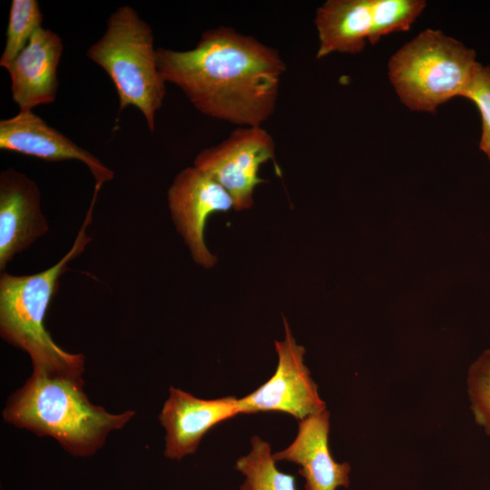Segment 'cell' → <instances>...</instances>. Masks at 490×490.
<instances>
[{"label":"cell","mask_w":490,"mask_h":490,"mask_svg":"<svg viewBox=\"0 0 490 490\" xmlns=\"http://www.w3.org/2000/svg\"><path fill=\"white\" fill-rule=\"evenodd\" d=\"M157 65L202 114L240 126H262L274 113L286 64L252 35L220 25L191 50L158 47Z\"/></svg>","instance_id":"6da1fadb"},{"label":"cell","mask_w":490,"mask_h":490,"mask_svg":"<svg viewBox=\"0 0 490 490\" xmlns=\"http://www.w3.org/2000/svg\"><path fill=\"white\" fill-rule=\"evenodd\" d=\"M135 414L134 410L111 413L93 404L82 375L37 368L9 397L2 412L5 422L52 437L74 457L93 456L109 435L122 429Z\"/></svg>","instance_id":"7a4b0ae2"},{"label":"cell","mask_w":490,"mask_h":490,"mask_svg":"<svg viewBox=\"0 0 490 490\" xmlns=\"http://www.w3.org/2000/svg\"><path fill=\"white\" fill-rule=\"evenodd\" d=\"M94 202L95 200H92L71 250L57 263L31 275L1 273L0 335L4 340L29 355L33 368L71 375L84 372V356L69 353L59 347L45 328L44 318L58 289L59 278L68 270L69 261L91 240L85 229L91 221Z\"/></svg>","instance_id":"3957f363"},{"label":"cell","mask_w":490,"mask_h":490,"mask_svg":"<svg viewBox=\"0 0 490 490\" xmlns=\"http://www.w3.org/2000/svg\"><path fill=\"white\" fill-rule=\"evenodd\" d=\"M153 32L130 5L118 7L108 18L103 36L86 55L113 81L119 113L132 106L143 115L151 132L166 95V82L157 65Z\"/></svg>","instance_id":"277c9868"},{"label":"cell","mask_w":490,"mask_h":490,"mask_svg":"<svg viewBox=\"0 0 490 490\" xmlns=\"http://www.w3.org/2000/svg\"><path fill=\"white\" fill-rule=\"evenodd\" d=\"M477 64L473 49L440 30L426 29L390 57L388 78L405 106L435 113L463 97Z\"/></svg>","instance_id":"5b68a950"},{"label":"cell","mask_w":490,"mask_h":490,"mask_svg":"<svg viewBox=\"0 0 490 490\" xmlns=\"http://www.w3.org/2000/svg\"><path fill=\"white\" fill-rule=\"evenodd\" d=\"M275 154V142L262 126H240L215 146L201 151L194 167L230 195L237 211L253 204L256 186L263 181L260 167Z\"/></svg>","instance_id":"8992f818"},{"label":"cell","mask_w":490,"mask_h":490,"mask_svg":"<svg viewBox=\"0 0 490 490\" xmlns=\"http://www.w3.org/2000/svg\"><path fill=\"white\" fill-rule=\"evenodd\" d=\"M285 338L275 340L278 364L270 378L247 396L238 398L240 414L281 412L298 421L327 409L318 385L304 362L305 348L293 337L283 318Z\"/></svg>","instance_id":"52a82bcc"},{"label":"cell","mask_w":490,"mask_h":490,"mask_svg":"<svg viewBox=\"0 0 490 490\" xmlns=\"http://www.w3.org/2000/svg\"><path fill=\"white\" fill-rule=\"evenodd\" d=\"M168 202L177 230L184 239L193 260L210 268L216 263L204 242V228L215 211L234 208L227 191L196 167L181 170L168 191Z\"/></svg>","instance_id":"ba28073f"},{"label":"cell","mask_w":490,"mask_h":490,"mask_svg":"<svg viewBox=\"0 0 490 490\" xmlns=\"http://www.w3.org/2000/svg\"><path fill=\"white\" fill-rule=\"evenodd\" d=\"M238 415L240 414L236 397L203 399L170 387L169 396L158 416L165 430L164 456L181 460L195 454L212 427Z\"/></svg>","instance_id":"9c48e42d"},{"label":"cell","mask_w":490,"mask_h":490,"mask_svg":"<svg viewBox=\"0 0 490 490\" xmlns=\"http://www.w3.org/2000/svg\"><path fill=\"white\" fill-rule=\"evenodd\" d=\"M49 230L41 192L24 173L8 168L0 173V270Z\"/></svg>","instance_id":"30bf717a"},{"label":"cell","mask_w":490,"mask_h":490,"mask_svg":"<svg viewBox=\"0 0 490 490\" xmlns=\"http://www.w3.org/2000/svg\"><path fill=\"white\" fill-rule=\"evenodd\" d=\"M0 149L47 162L80 161L93 174L97 187L114 177L113 172L98 158L33 111H19L15 116L0 121Z\"/></svg>","instance_id":"8fae6325"},{"label":"cell","mask_w":490,"mask_h":490,"mask_svg":"<svg viewBox=\"0 0 490 490\" xmlns=\"http://www.w3.org/2000/svg\"><path fill=\"white\" fill-rule=\"evenodd\" d=\"M64 51L62 38L41 27L5 68L11 94L19 111L54 102L58 89L57 68Z\"/></svg>","instance_id":"7c38bea8"},{"label":"cell","mask_w":490,"mask_h":490,"mask_svg":"<svg viewBox=\"0 0 490 490\" xmlns=\"http://www.w3.org/2000/svg\"><path fill=\"white\" fill-rule=\"evenodd\" d=\"M329 419L326 409L299 421L294 440L273 453L276 462L288 461L299 466L306 490H337L349 485V464L335 461L329 451Z\"/></svg>","instance_id":"4fadbf2b"},{"label":"cell","mask_w":490,"mask_h":490,"mask_svg":"<svg viewBox=\"0 0 490 490\" xmlns=\"http://www.w3.org/2000/svg\"><path fill=\"white\" fill-rule=\"evenodd\" d=\"M372 0H328L316 11L317 59L363 51L371 27Z\"/></svg>","instance_id":"5bb4252c"},{"label":"cell","mask_w":490,"mask_h":490,"mask_svg":"<svg viewBox=\"0 0 490 490\" xmlns=\"http://www.w3.org/2000/svg\"><path fill=\"white\" fill-rule=\"evenodd\" d=\"M269 442L255 435L248 454L239 457L235 469L244 481L239 490H296V478L280 471Z\"/></svg>","instance_id":"9a60e30c"},{"label":"cell","mask_w":490,"mask_h":490,"mask_svg":"<svg viewBox=\"0 0 490 490\" xmlns=\"http://www.w3.org/2000/svg\"><path fill=\"white\" fill-rule=\"evenodd\" d=\"M42 22L43 14L36 0H12L0 66L6 68L11 64L34 33L43 27Z\"/></svg>","instance_id":"2e32d148"},{"label":"cell","mask_w":490,"mask_h":490,"mask_svg":"<svg viewBox=\"0 0 490 490\" xmlns=\"http://www.w3.org/2000/svg\"><path fill=\"white\" fill-rule=\"evenodd\" d=\"M426 6L424 0H372L368 41L376 44L388 34L407 31Z\"/></svg>","instance_id":"e0dca14e"},{"label":"cell","mask_w":490,"mask_h":490,"mask_svg":"<svg viewBox=\"0 0 490 490\" xmlns=\"http://www.w3.org/2000/svg\"><path fill=\"white\" fill-rule=\"evenodd\" d=\"M466 384L475 421L490 436V348L470 365Z\"/></svg>","instance_id":"ac0fdd59"},{"label":"cell","mask_w":490,"mask_h":490,"mask_svg":"<svg viewBox=\"0 0 490 490\" xmlns=\"http://www.w3.org/2000/svg\"><path fill=\"white\" fill-rule=\"evenodd\" d=\"M477 107L482 120L480 150L490 160V67L477 64L472 80L463 94Z\"/></svg>","instance_id":"d6986e66"}]
</instances>
